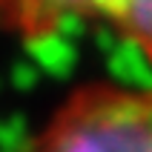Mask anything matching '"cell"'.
I'll return each mask as SVG.
<instances>
[{"instance_id":"6da1fadb","label":"cell","mask_w":152,"mask_h":152,"mask_svg":"<svg viewBox=\"0 0 152 152\" xmlns=\"http://www.w3.org/2000/svg\"><path fill=\"white\" fill-rule=\"evenodd\" d=\"M20 152H152V86L115 80L77 86Z\"/></svg>"},{"instance_id":"7a4b0ae2","label":"cell","mask_w":152,"mask_h":152,"mask_svg":"<svg viewBox=\"0 0 152 152\" xmlns=\"http://www.w3.org/2000/svg\"><path fill=\"white\" fill-rule=\"evenodd\" d=\"M77 23L112 32L152 66V0H0V34L26 46Z\"/></svg>"}]
</instances>
